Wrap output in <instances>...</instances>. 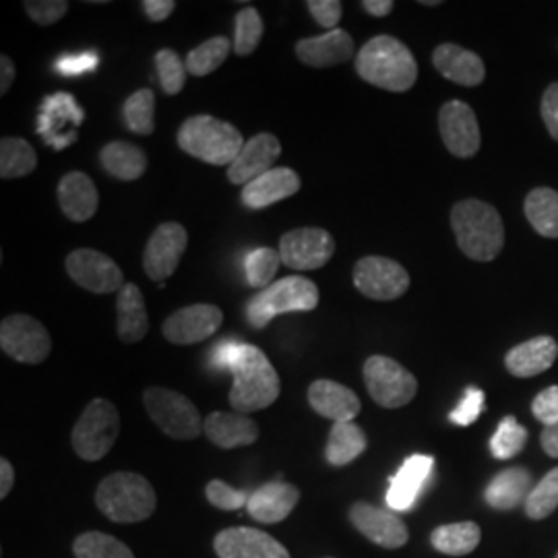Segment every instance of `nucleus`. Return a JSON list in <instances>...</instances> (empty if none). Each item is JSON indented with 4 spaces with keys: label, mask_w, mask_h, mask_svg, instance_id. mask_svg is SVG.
Returning <instances> with one entry per match:
<instances>
[{
    "label": "nucleus",
    "mask_w": 558,
    "mask_h": 558,
    "mask_svg": "<svg viewBox=\"0 0 558 558\" xmlns=\"http://www.w3.org/2000/svg\"><path fill=\"white\" fill-rule=\"evenodd\" d=\"M279 263V251L274 248H257L253 251L246 260H244V271H246V281L251 288H257V290H265L274 283V278L278 274Z\"/></svg>",
    "instance_id": "41"
},
{
    "label": "nucleus",
    "mask_w": 558,
    "mask_h": 558,
    "mask_svg": "<svg viewBox=\"0 0 558 558\" xmlns=\"http://www.w3.org/2000/svg\"><path fill=\"white\" fill-rule=\"evenodd\" d=\"M532 490H534L532 474L525 468H509L490 480V484L486 486L484 499L499 511H511L519 505H525Z\"/></svg>",
    "instance_id": "30"
},
{
    "label": "nucleus",
    "mask_w": 558,
    "mask_h": 558,
    "mask_svg": "<svg viewBox=\"0 0 558 558\" xmlns=\"http://www.w3.org/2000/svg\"><path fill=\"white\" fill-rule=\"evenodd\" d=\"M205 495H207V500L221 511H236L240 507H246L248 497H251L239 488H232L230 484H226L221 480H211L205 488Z\"/></svg>",
    "instance_id": "45"
},
{
    "label": "nucleus",
    "mask_w": 558,
    "mask_h": 558,
    "mask_svg": "<svg viewBox=\"0 0 558 558\" xmlns=\"http://www.w3.org/2000/svg\"><path fill=\"white\" fill-rule=\"evenodd\" d=\"M263 38V20L255 7L240 9L236 13V34H234V52L239 57H251Z\"/></svg>",
    "instance_id": "43"
},
{
    "label": "nucleus",
    "mask_w": 558,
    "mask_h": 558,
    "mask_svg": "<svg viewBox=\"0 0 558 558\" xmlns=\"http://www.w3.org/2000/svg\"><path fill=\"white\" fill-rule=\"evenodd\" d=\"M482 532H480L478 523L474 521H459V523H449V525H440L430 542L433 546L449 557H465L470 553H474L478 548Z\"/></svg>",
    "instance_id": "34"
},
{
    "label": "nucleus",
    "mask_w": 558,
    "mask_h": 558,
    "mask_svg": "<svg viewBox=\"0 0 558 558\" xmlns=\"http://www.w3.org/2000/svg\"><path fill=\"white\" fill-rule=\"evenodd\" d=\"M246 141L239 129L226 120L197 114L182 122L179 131V145L191 158L211 166H232L239 158L240 149Z\"/></svg>",
    "instance_id": "4"
},
{
    "label": "nucleus",
    "mask_w": 558,
    "mask_h": 558,
    "mask_svg": "<svg viewBox=\"0 0 558 558\" xmlns=\"http://www.w3.org/2000/svg\"><path fill=\"white\" fill-rule=\"evenodd\" d=\"M482 408H484V391H480L478 387H470L458 408L449 414V420L459 426H470L472 422L478 420Z\"/></svg>",
    "instance_id": "47"
},
{
    "label": "nucleus",
    "mask_w": 558,
    "mask_h": 558,
    "mask_svg": "<svg viewBox=\"0 0 558 558\" xmlns=\"http://www.w3.org/2000/svg\"><path fill=\"white\" fill-rule=\"evenodd\" d=\"M120 416L117 405L108 399H94L81 414L71 442L85 461H100L119 439Z\"/></svg>",
    "instance_id": "7"
},
{
    "label": "nucleus",
    "mask_w": 558,
    "mask_h": 558,
    "mask_svg": "<svg viewBox=\"0 0 558 558\" xmlns=\"http://www.w3.org/2000/svg\"><path fill=\"white\" fill-rule=\"evenodd\" d=\"M350 521L360 534L383 548H401L410 538L405 523L396 513L373 507L368 502H356L350 509Z\"/></svg>",
    "instance_id": "18"
},
{
    "label": "nucleus",
    "mask_w": 558,
    "mask_h": 558,
    "mask_svg": "<svg viewBox=\"0 0 558 558\" xmlns=\"http://www.w3.org/2000/svg\"><path fill=\"white\" fill-rule=\"evenodd\" d=\"M279 156L281 145L278 137L271 133H259L244 143L239 158L228 168V180L236 186H246L248 182L274 170V163L278 161Z\"/></svg>",
    "instance_id": "19"
},
{
    "label": "nucleus",
    "mask_w": 558,
    "mask_h": 558,
    "mask_svg": "<svg viewBox=\"0 0 558 558\" xmlns=\"http://www.w3.org/2000/svg\"><path fill=\"white\" fill-rule=\"evenodd\" d=\"M117 331L120 341L137 343L149 331V317L145 308V299L135 283H124L117 299Z\"/></svg>",
    "instance_id": "31"
},
{
    "label": "nucleus",
    "mask_w": 558,
    "mask_h": 558,
    "mask_svg": "<svg viewBox=\"0 0 558 558\" xmlns=\"http://www.w3.org/2000/svg\"><path fill=\"white\" fill-rule=\"evenodd\" d=\"M300 490L294 484L269 482L248 497V513L260 523H279L288 518L299 505Z\"/></svg>",
    "instance_id": "27"
},
{
    "label": "nucleus",
    "mask_w": 558,
    "mask_h": 558,
    "mask_svg": "<svg viewBox=\"0 0 558 558\" xmlns=\"http://www.w3.org/2000/svg\"><path fill=\"white\" fill-rule=\"evenodd\" d=\"M532 412L544 426L558 424V385L548 387L536 396L532 403Z\"/></svg>",
    "instance_id": "49"
},
{
    "label": "nucleus",
    "mask_w": 558,
    "mask_h": 558,
    "mask_svg": "<svg viewBox=\"0 0 558 558\" xmlns=\"http://www.w3.org/2000/svg\"><path fill=\"white\" fill-rule=\"evenodd\" d=\"M59 205L62 214L71 221L92 220L98 211L100 205V195L94 184L83 172H69L64 174L59 182Z\"/></svg>",
    "instance_id": "26"
},
{
    "label": "nucleus",
    "mask_w": 558,
    "mask_h": 558,
    "mask_svg": "<svg viewBox=\"0 0 558 558\" xmlns=\"http://www.w3.org/2000/svg\"><path fill=\"white\" fill-rule=\"evenodd\" d=\"M240 343L242 341H234V339H228V341H220L211 354H209V366L216 368V371H223L232 366V362L236 359V352H239Z\"/></svg>",
    "instance_id": "52"
},
{
    "label": "nucleus",
    "mask_w": 558,
    "mask_h": 558,
    "mask_svg": "<svg viewBox=\"0 0 558 558\" xmlns=\"http://www.w3.org/2000/svg\"><path fill=\"white\" fill-rule=\"evenodd\" d=\"M433 64L445 80L463 87L480 85L486 77V66L478 54L458 44H440L433 54Z\"/></svg>",
    "instance_id": "28"
},
{
    "label": "nucleus",
    "mask_w": 558,
    "mask_h": 558,
    "mask_svg": "<svg viewBox=\"0 0 558 558\" xmlns=\"http://www.w3.org/2000/svg\"><path fill=\"white\" fill-rule=\"evenodd\" d=\"M557 558H558V555H557Z\"/></svg>",
    "instance_id": "59"
},
{
    "label": "nucleus",
    "mask_w": 558,
    "mask_h": 558,
    "mask_svg": "<svg viewBox=\"0 0 558 558\" xmlns=\"http://www.w3.org/2000/svg\"><path fill=\"white\" fill-rule=\"evenodd\" d=\"M83 119L85 114L73 96L54 94L41 104L38 133L50 147L64 149L77 141V126Z\"/></svg>",
    "instance_id": "16"
},
{
    "label": "nucleus",
    "mask_w": 558,
    "mask_h": 558,
    "mask_svg": "<svg viewBox=\"0 0 558 558\" xmlns=\"http://www.w3.org/2000/svg\"><path fill=\"white\" fill-rule=\"evenodd\" d=\"M234 387L230 391V405L239 414H251L269 408L279 398L278 373L274 364L257 345L240 343L236 359L230 366Z\"/></svg>",
    "instance_id": "2"
},
{
    "label": "nucleus",
    "mask_w": 558,
    "mask_h": 558,
    "mask_svg": "<svg viewBox=\"0 0 558 558\" xmlns=\"http://www.w3.org/2000/svg\"><path fill=\"white\" fill-rule=\"evenodd\" d=\"M527 445V430L519 424L515 416L500 420L495 437L490 439V451L497 459H511L523 451Z\"/></svg>",
    "instance_id": "42"
},
{
    "label": "nucleus",
    "mask_w": 558,
    "mask_h": 558,
    "mask_svg": "<svg viewBox=\"0 0 558 558\" xmlns=\"http://www.w3.org/2000/svg\"><path fill=\"white\" fill-rule=\"evenodd\" d=\"M232 48H234V44L223 36L203 41L197 48H193L184 60L189 73L195 77H205V75L214 73L226 62Z\"/></svg>",
    "instance_id": "37"
},
{
    "label": "nucleus",
    "mask_w": 558,
    "mask_h": 558,
    "mask_svg": "<svg viewBox=\"0 0 558 558\" xmlns=\"http://www.w3.org/2000/svg\"><path fill=\"white\" fill-rule=\"evenodd\" d=\"M0 348L23 364H40L50 356L52 339L40 320L29 315H9L0 323Z\"/></svg>",
    "instance_id": "10"
},
{
    "label": "nucleus",
    "mask_w": 558,
    "mask_h": 558,
    "mask_svg": "<svg viewBox=\"0 0 558 558\" xmlns=\"http://www.w3.org/2000/svg\"><path fill=\"white\" fill-rule=\"evenodd\" d=\"M356 73L360 80L375 87L401 94L414 87L418 80V64L403 41L391 36H377L360 48Z\"/></svg>",
    "instance_id": "1"
},
{
    "label": "nucleus",
    "mask_w": 558,
    "mask_h": 558,
    "mask_svg": "<svg viewBox=\"0 0 558 558\" xmlns=\"http://www.w3.org/2000/svg\"><path fill=\"white\" fill-rule=\"evenodd\" d=\"M143 403L154 424L172 439H197L203 433L205 420H201L199 410L191 399L184 398L179 391L149 387L143 393Z\"/></svg>",
    "instance_id": "8"
},
{
    "label": "nucleus",
    "mask_w": 558,
    "mask_h": 558,
    "mask_svg": "<svg viewBox=\"0 0 558 558\" xmlns=\"http://www.w3.org/2000/svg\"><path fill=\"white\" fill-rule=\"evenodd\" d=\"M156 69L160 75L161 89L168 96H179L186 83V62H182L179 54L170 48H163L156 54Z\"/></svg>",
    "instance_id": "44"
},
{
    "label": "nucleus",
    "mask_w": 558,
    "mask_h": 558,
    "mask_svg": "<svg viewBox=\"0 0 558 558\" xmlns=\"http://www.w3.org/2000/svg\"><path fill=\"white\" fill-rule=\"evenodd\" d=\"M220 558H290V553L269 534L255 527H230L214 539Z\"/></svg>",
    "instance_id": "20"
},
{
    "label": "nucleus",
    "mask_w": 558,
    "mask_h": 558,
    "mask_svg": "<svg viewBox=\"0 0 558 558\" xmlns=\"http://www.w3.org/2000/svg\"><path fill=\"white\" fill-rule=\"evenodd\" d=\"M539 439H542V449L546 451V456L558 458V424L544 426Z\"/></svg>",
    "instance_id": "56"
},
{
    "label": "nucleus",
    "mask_w": 558,
    "mask_h": 558,
    "mask_svg": "<svg viewBox=\"0 0 558 558\" xmlns=\"http://www.w3.org/2000/svg\"><path fill=\"white\" fill-rule=\"evenodd\" d=\"M38 166L36 149L20 137H4L0 141V179H23Z\"/></svg>",
    "instance_id": "36"
},
{
    "label": "nucleus",
    "mask_w": 558,
    "mask_h": 558,
    "mask_svg": "<svg viewBox=\"0 0 558 558\" xmlns=\"http://www.w3.org/2000/svg\"><path fill=\"white\" fill-rule=\"evenodd\" d=\"M306 9L313 15V20L317 21L320 27H325L327 32L338 29L336 25L343 15V7L338 0H308Z\"/></svg>",
    "instance_id": "48"
},
{
    "label": "nucleus",
    "mask_w": 558,
    "mask_h": 558,
    "mask_svg": "<svg viewBox=\"0 0 558 558\" xmlns=\"http://www.w3.org/2000/svg\"><path fill=\"white\" fill-rule=\"evenodd\" d=\"M542 119L553 140L558 141V83H553L542 98Z\"/></svg>",
    "instance_id": "50"
},
{
    "label": "nucleus",
    "mask_w": 558,
    "mask_h": 558,
    "mask_svg": "<svg viewBox=\"0 0 558 558\" xmlns=\"http://www.w3.org/2000/svg\"><path fill=\"white\" fill-rule=\"evenodd\" d=\"M354 286L366 299L396 300L408 292L410 274L398 260L364 257L354 267Z\"/></svg>",
    "instance_id": "13"
},
{
    "label": "nucleus",
    "mask_w": 558,
    "mask_h": 558,
    "mask_svg": "<svg viewBox=\"0 0 558 558\" xmlns=\"http://www.w3.org/2000/svg\"><path fill=\"white\" fill-rule=\"evenodd\" d=\"M525 216L544 239H558V193L553 189H534L525 199Z\"/></svg>",
    "instance_id": "35"
},
{
    "label": "nucleus",
    "mask_w": 558,
    "mask_h": 558,
    "mask_svg": "<svg viewBox=\"0 0 558 558\" xmlns=\"http://www.w3.org/2000/svg\"><path fill=\"white\" fill-rule=\"evenodd\" d=\"M422 4H426V7H439V0H422Z\"/></svg>",
    "instance_id": "58"
},
{
    "label": "nucleus",
    "mask_w": 558,
    "mask_h": 558,
    "mask_svg": "<svg viewBox=\"0 0 558 558\" xmlns=\"http://www.w3.org/2000/svg\"><path fill=\"white\" fill-rule=\"evenodd\" d=\"M368 440L364 430L354 422H336L325 447V458L331 465H348L360 458Z\"/></svg>",
    "instance_id": "33"
},
{
    "label": "nucleus",
    "mask_w": 558,
    "mask_h": 558,
    "mask_svg": "<svg viewBox=\"0 0 558 558\" xmlns=\"http://www.w3.org/2000/svg\"><path fill=\"white\" fill-rule=\"evenodd\" d=\"M525 515L530 519H546L557 511L558 507V468L550 470L539 480L525 500Z\"/></svg>",
    "instance_id": "40"
},
{
    "label": "nucleus",
    "mask_w": 558,
    "mask_h": 558,
    "mask_svg": "<svg viewBox=\"0 0 558 558\" xmlns=\"http://www.w3.org/2000/svg\"><path fill=\"white\" fill-rule=\"evenodd\" d=\"M101 513L117 523H137L151 518L158 507L154 486L135 472H117L101 480L96 493Z\"/></svg>",
    "instance_id": "5"
},
{
    "label": "nucleus",
    "mask_w": 558,
    "mask_h": 558,
    "mask_svg": "<svg viewBox=\"0 0 558 558\" xmlns=\"http://www.w3.org/2000/svg\"><path fill=\"white\" fill-rule=\"evenodd\" d=\"M300 177L290 168H274L242 189V203L251 209H265L279 201L290 199L300 191Z\"/></svg>",
    "instance_id": "24"
},
{
    "label": "nucleus",
    "mask_w": 558,
    "mask_h": 558,
    "mask_svg": "<svg viewBox=\"0 0 558 558\" xmlns=\"http://www.w3.org/2000/svg\"><path fill=\"white\" fill-rule=\"evenodd\" d=\"M435 468V459L430 456H412L408 459L398 474L389 484V493H387V505L393 511H410L414 509L416 500L420 497L422 486L426 484V480L430 478Z\"/></svg>",
    "instance_id": "23"
},
{
    "label": "nucleus",
    "mask_w": 558,
    "mask_h": 558,
    "mask_svg": "<svg viewBox=\"0 0 558 558\" xmlns=\"http://www.w3.org/2000/svg\"><path fill=\"white\" fill-rule=\"evenodd\" d=\"M96 66H98V57L94 52H85V54H77V57H64L57 64L60 75H64V77H73V75L94 71Z\"/></svg>",
    "instance_id": "51"
},
{
    "label": "nucleus",
    "mask_w": 558,
    "mask_h": 558,
    "mask_svg": "<svg viewBox=\"0 0 558 558\" xmlns=\"http://www.w3.org/2000/svg\"><path fill=\"white\" fill-rule=\"evenodd\" d=\"M73 553L77 558H135L126 544L101 532L81 534L73 544Z\"/></svg>",
    "instance_id": "39"
},
{
    "label": "nucleus",
    "mask_w": 558,
    "mask_h": 558,
    "mask_svg": "<svg viewBox=\"0 0 558 558\" xmlns=\"http://www.w3.org/2000/svg\"><path fill=\"white\" fill-rule=\"evenodd\" d=\"M189 244V232L179 221L160 223L143 251V267L147 278L163 283L174 276Z\"/></svg>",
    "instance_id": "12"
},
{
    "label": "nucleus",
    "mask_w": 558,
    "mask_h": 558,
    "mask_svg": "<svg viewBox=\"0 0 558 558\" xmlns=\"http://www.w3.org/2000/svg\"><path fill=\"white\" fill-rule=\"evenodd\" d=\"M393 2L391 0H364L362 9L375 17H387L393 11Z\"/></svg>",
    "instance_id": "57"
},
{
    "label": "nucleus",
    "mask_w": 558,
    "mask_h": 558,
    "mask_svg": "<svg viewBox=\"0 0 558 558\" xmlns=\"http://www.w3.org/2000/svg\"><path fill=\"white\" fill-rule=\"evenodd\" d=\"M122 117L129 131L137 135H151L156 131V96L151 89L135 92L122 106Z\"/></svg>",
    "instance_id": "38"
},
{
    "label": "nucleus",
    "mask_w": 558,
    "mask_h": 558,
    "mask_svg": "<svg viewBox=\"0 0 558 558\" xmlns=\"http://www.w3.org/2000/svg\"><path fill=\"white\" fill-rule=\"evenodd\" d=\"M557 341L548 336H539L511 348L505 356V366L513 377L530 379L548 371L557 362Z\"/></svg>",
    "instance_id": "25"
},
{
    "label": "nucleus",
    "mask_w": 558,
    "mask_h": 558,
    "mask_svg": "<svg viewBox=\"0 0 558 558\" xmlns=\"http://www.w3.org/2000/svg\"><path fill=\"white\" fill-rule=\"evenodd\" d=\"M451 228L465 257L488 263L505 246V226L499 211L478 199L459 201L451 211Z\"/></svg>",
    "instance_id": "3"
},
{
    "label": "nucleus",
    "mask_w": 558,
    "mask_h": 558,
    "mask_svg": "<svg viewBox=\"0 0 558 558\" xmlns=\"http://www.w3.org/2000/svg\"><path fill=\"white\" fill-rule=\"evenodd\" d=\"M364 383L371 398L389 410L408 405L418 393L416 377L389 356H371L364 362Z\"/></svg>",
    "instance_id": "9"
},
{
    "label": "nucleus",
    "mask_w": 558,
    "mask_h": 558,
    "mask_svg": "<svg viewBox=\"0 0 558 558\" xmlns=\"http://www.w3.org/2000/svg\"><path fill=\"white\" fill-rule=\"evenodd\" d=\"M354 40L345 29H331L317 38H304L296 44V57L313 69H327L354 59Z\"/></svg>",
    "instance_id": "21"
},
{
    "label": "nucleus",
    "mask_w": 558,
    "mask_h": 558,
    "mask_svg": "<svg viewBox=\"0 0 558 558\" xmlns=\"http://www.w3.org/2000/svg\"><path fill=\"white\" fill-rule=\"evenodd\" d=\"M203 433L214 445L221 449H236V447H246L253 445L259 439V426L255 420L244 416V414H228V412H214L211 416L205 420Z\"/></svg>",
    "instance_id": "29"
},
{
    "label": "nucleus",
    "mask_w": 558,
    "mask_h": 558,
    "mask_svg": "<svg viewBox=\"0 0 558 558\" xmlns=\"http://www.w3.org/2000/svg\"><path fill=\"white\" fill-rule=\"evenodd\" d=\"M440 137L456 158H472L480 149V126L474 110L465 101H447L440 108Z\"/></svg>",
    "instance_id": "17"
},
{
    "label": "nucleus",
    "mask_w": 558,
    "mask_h": 558,
    "mask_svg": "<svg viewBox=\"0 0 558 558\" xmlns=\"http://www.w3.org/2000/svg\"><path fill=\"white\" fill-rule=\"evenodd\" d=\"M319 306V288L315 281L290 276L278 279L260 290L246 306V317L255 329H263L269 320L283 313H308Z\"/></svg>",
    "instance_id": "6"
},
{
    "label": "nucleus",
    "mask_w": 558,
    "mask_h": 558,
    "mask_svg": "<svg viewBox=\"0 0 558 558\" xmlns=\"http://www.w3.org/2000/svg\"><path fill=\"white\" fill-rule=\"evenodd\" d=\"M336 253V240L323 228H299L279 240V257L288 269L313 271L327 265Z\"/></svg>",
    "instance_id": "11"
},
{
    "label": "nucleus",
    "mask_w": 558,
    "mask_h": 558,
    "mask_svg": "<svg viewBox=\"0 0 558 558\" xmlns=\"http://www.w3.org/2000/svg\"><path fill=\"white\" fill-rule=\"evenodd\" d=\"M223 323V313L216 304H191L163 320L161 333L170 343L191 345L209 339Z\"/></svg>",
    "instance_id": "15"
},
{
    "label": "nucleus",
    "mask_w": 558,
    "mask_h": 558,
    "mask_svg": "<svg viewBox=\"0 0 558 558\" xmlns=\"http://www.w3.org/2000/svg\"><path fill=\"white\" fill-rule=\"evenodd\" d=\"M69 7L71 4L66 0H27L25 2L27 15L41 27H48L62 20L69 13Z\"/></svg>",
    "instance_id": "46"
},
{
    "label": "nucleus",
    "mask_w": 558,
    "mask_h": 558,
    "mask_svg": "<svg viewBox=\"0 0 558 558\" xmlns=\"http://www.w3.org/2000/svg\"><path fill=\"white\" fill-rule=\"evenodd\" d=\"M13 81H15V64L7 54H2L0 57V96L9 92Z\"/></svg>",
    "instance_id": "55"
},
{
    "label": "nucleus",
    "mask_w": 558,
    "mask_h": 558,
    "mask_svg": "<svg viewBox=\"0 0 558 558\" xmlns=\"http://www.w3.org/2000/svg\"><path fill=\"white\" fill-rule=\"evenodd\" d=\"M66 274L81 288L94 294H112L124 288L119 265L94 248H77L64 260Z\"/></svg>",
    "instance_id": "14"
},
{
    "label": "nucleus",
    "mask_w": 558,
    "mask_h": 558,
    "mask_svg": "<svg viewBox=\"0 0 558 558\" xmlns=\"http://www.w3.org/2000/svg\"><path fill=\"white\" fill-rule=\"evenodd\" d=\"M101 168L112 174L114 179L137 180L147 170V156L145 151L126 141H112L104 145L100 151Z\"/></svg>",
    "instance_id": "32"
},
{
    "label": "nucleus",
    "mask_w": 558,
    "mask_h": 558,
    "mask_svg": "<svg viewBox=\"0 0 558 558\" xmlns=\"http://www.w3.org/2000/svg\"><path fill=\"white\" fill-rule=\"evenodd\" d=\"M15 484V470L9 459H0V499H7Z\"/></svg>",
    "instance_id": "54"
},
{
    "label": "nucleus",
    "mask_w": 558,
    "mask_h": 558,
    "mask_svg": "<svg viewBox=\"0 0 558 558\" xmlns=\"http://www.w3.org/2000/svg\"><path fill=\"white\" fill-rule=\"evenodd\" d=\"M308 403L323 418L333 422H354L362 405L352 389L336 380L319 379L308 387Z\"/></svg>",
    "instance_id": "22"
},
{
    "label": "nucleus",
    "mask_w": 558,
    "mask_h": 558,
    "mask_svg": "<svg viewBox=\"0 0 558 558\" xmlns=\"http://www.w3.org/2000/svg\"><path fill=\"white\" fill-rule=\"evenodd\" d=\"M145 15L151 21H166L177 9L174 0H143L141 2Z\"/></svg>",
    "instance_id": "53"
}]
</instances>
